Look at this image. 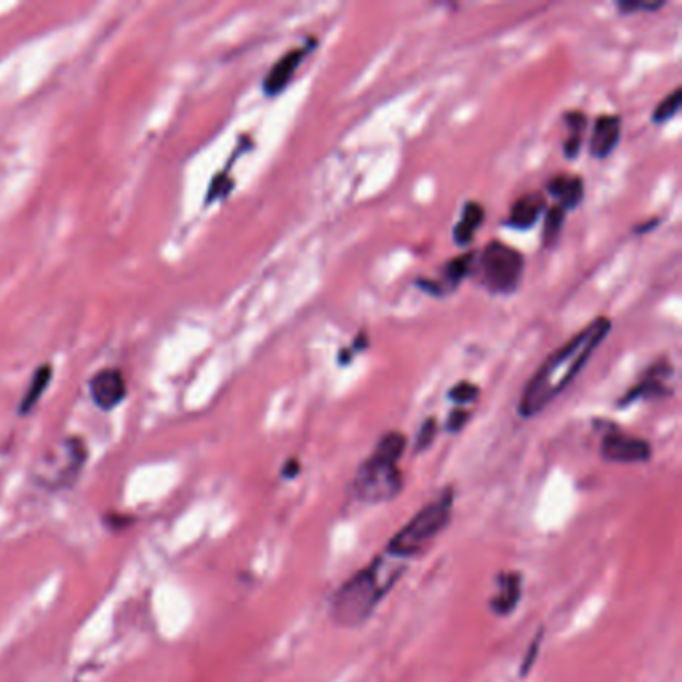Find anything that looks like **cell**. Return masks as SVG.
Instances as JSON below:
<instances>
[{
    "mask_svg": "<svg viewBox=\"0 0 682 682\" xmlns=\"http://www.w3.org/2000/svg\"><path fill=\"white\" fill-rule=\"evenodd\" d=\"M298 470H300V462H298L296 458H290V460L282 466V476H284V478H294V476L298 474Z\"/></svg>",
    "mask_w": 682,
    "mask_h": 682,
    "instance_id": "f1b7e54d",
    "label": "cell"
},
{
    "mask_svg": "<svg viewBox=\"0 0 682 682\" xmlns=\"http://www.w3.org/2000/svg\"><path fill=\"white\" fill-rule=\"evenodd\" d=\"M454 510V490H442L434 500L424 504L386 544V552L408 562L420 556L450 524Z\"/></svg>",
    "mask_w": 682,
    "mask_h": 682,
    "instance_id": "277c9868",
    "label": "cell"
},
{
    "mask_svg": "<svg viewBox=\"0 0 682 682\" xmlns=\"http://www.w3.org/2000/svg\"><path fill=\"white\" fill-rule=\"evenodd\" d=\"M448 398L452 402H458V404H466V402H474L478 398V386L468 382V380H462V382H456L450 390H448Z\"/></svg>",
    "mask_w": 682,
    "mask_h": 682,
    "instance_id": "44dd1931",
    "label": "cell"
},
{
    "mask_svg": "<svg viewBox=\"0 0 682 682\" xmlns=\"http://www.w3.org/2000/svg\"><path fill=\"white\" fill-rule=\"evenodd\" d=\"M482 220H484V208H482V204H480V202H474V200L466 202L464 208H462L460 220L456 222L454 232H452L454 242L460 244V246L468 244V242L472 240L474 232L480 228Z\"/></svg>",
    "mask_w": 682,
    "mask_h": 682,
    "instance_id": "2e32d148",
    "label": "cell"
},
{
    "mask_svg": "<svg viewBox=\"0 0 682 682\" xmlns=\"http://www.w3.org/2000/svg\"><path fill=\"white\" fill-rule=\"evenodd\" d=\"M406 436L398 430L386 432L358 466L352 480V494L362 504H386L394 500L404 486L398 460L404 454Z\"/></svg>",
    "mask_w": 682,
    "mask_h": 682,
    "instance_id": "3957f363",
    "label": "cell"
},
{
    "mask_svg": "<svg viewBox=\"0 0 682 682\" xmlns=\"http://www.w3.org/2000/svg\"><path fill=\"white\" fill-rule=\"evenodd\" d=\"M436 432H438V422H436V418H426L424 422H422V426H420V430H418V434H416V444H414V450L416 452H422L424 448H428L430 444H432V440H434V436H436Z\"/></svg>",
    "mask_w": 682,
    "mask_h": 682,
    "instance_id": "7402d4cb",
    "label": "cell"
},
{
    "mask_svg": "<svg viewBox=\"0 0 682 682\" xmlns=\"http://www.w3.org/2000/svg\"><path fill=\"white\" fill-rule=\"evenodd\" d=\"M546 192L552 194L558 200V206L568 212L584 200V182L574 174H556L548 180Z\"/></svg>",
    "mask_w": 682,
    "mask_h": 682,
    "instance_id": "9a60e30c",
    "label": "cell"
},
{
    "mask_svg": "<svg viewBox=\"0 0 682 682\" xmlns=\"http://www.w3.org/2000/svg\"><path fill=\"white\" fill-rule=\"evenodd\" d=\"M230 186H232V182L228 180V176H224V174H218V176L214 178V182L210 184V188H208V200H214V198H218V196L226 194Z\"/></svg>",
    "mask_w": 682,
    "mask_h": 682,
    "instance_id": "4316f807",
    "label": "cell"
},
{
    "mask_svg": "<svg viewBox=\"0 0 682 682\" xmlns=\"http://www.w3.org/2000/svg\"><path fill=\"white\" fill-rule=\"evenodd\" d=\"M672 376V366L668 360H658L640 376V380L618 400V406H626L640 398H656L670 394L668 378Z\"/></svg>",
    "mask_w": 682,
    "mask_h": 682,
    "instance_id": "9c48e42d",
    "label": "cell"
},
{
    "mask_svg": "<svg viewBox=\"0 0 682 682\" xmlns=\"http://www.w3.org/2000/svg\"><path fill=\"white\" fill-rule=\"evenodd\" d=\"M564 216H566V210L560 208L558 204L546 206L544 226H542V242H544V246L556 244V238H558V234L562 230V224H564Z\"/></svg>",
    "mask_w": 682,
    "mask_h": 682,
    "instance_id": "d6986e66",
    "label": "cell"
},
{
    "mask_svg": "<svg viewBox=\"0 0 682 682\" xmlns=\"http://www.w3.org/2000/svg\"><path fill=\"white\" fill-rule=\"evenodd\" d=\"M478 256L480 282L492 294H510L518 288L524 270V256L514 246L490 240Z\"/></svg>",
    "mask_w": 682,
    "mask_h": 682,
    "instance_id": "8992f818",
    "label": "cell"
},
{
    "mask_svg": "<svg viewBox=\"0 0 682 682\" xmlns=\"http://www.w3.org/2000/svg\"><path fill=\"white\" fill-rule=\"evenodd\" d=\"M408 562L382 550L366 566L346 578L330 598V618L340 628L362 626L382 598L396 586Z\"/></svg>",
    "mask_w": 682,
    "mask_h": 682,
    "instance_id": "7a4b0ae2",
    "label": "cell"
},
{
    "mask_svg": "<svg viewBox=\"0 0 682 682\" xmlns=\"http://www.w3.org/2000/svg\"><path fill=\"white\" fill-rule=\"evenodd\" d=\"M664 6V0H656V2H646V0H620L616 2V8L622 14H630V12H652V10H660Z\"/></svg>",
    "mask_w": 682,
    "mask_h": 682,
    "instance_id": "603a6c76",
    "label": "cell"
},
{
    "mask_svg": "<svg viewBox=\"0 0 682 682\" xmlns=\"http://www.w3.org/2000/svg\"><path fill=\"white\" fill-rule=\"evenodd\" d=\"M540 640H542V630L536 634L534 642L530 644V648H528V652H526V656H524V660H522V668H520V674H522V676H526L528 670L532 668L534 658H536V654H538V650H540Z\"/></svg>",
    "mask_w": 682,
    "mask_h": 682,
    "instance_id": "484cf974",
    "label": "cell"
},
{
    "mask_svg": "<svg viewBox=\"0 0 682 682\" xmlns=\"http://www.w3.org/2000/svg\"><path fill=\"white\" fill-rule=\"evenodd\" d=\"M468 410H462V408H456L450 412L448 420H446V430L448 432H458L466 422H468Z\"/></svg>",
    "mask_w": 682,
    "mask_h": 682,
    "instance_id": "d4e9b609",
    "label": "cell"
},
{
    "mask_svg": "<svg viewBox=\"0 0 682 682\" xmlns=\"http://www.w3.org/2000/svg\"><path fill=\"white\" fill-rule=\"evenodd\" d=\"M546 208V198L542 192H528L522 194L510 208V214L506 218V226L510 228H532L540 214Z\"/></svg>",
    "mask_w": 682,
    "mask_h": 682,
    "instance_id": "5bb4252c",
    "label": "cell"
},
{
    "mask_svg": "<svg viewBox=\"0 0 682 682\" xmlns=\"http://www.w3.org/2000/svg\"><path fill=\"white\" fill-rule=\"evenodd\" d=\"M600 456L608 462L618 464H638L652 456V446L638 436H628L618 428L608 430L600 442Z\"/></svg>",
    "mask_w": 682,
    "mask_h": 682,
    "instance_id": "52a82bcc",
    "label": "cell"
},
{
    "mask_svg": "<svg viewBox=\"0 0 682 682\" xmlns=\"http://www.w3.org/2000/svg\"><path fill=\"white\" fill-rule=\"evenodd\" d=\"M86 460V442L80 436H68L60 444L52 446L38 462L36 482L52 492L70 490L78 482Z\"/></svg>",
    "mask_w": 682,
    "mask_h": 682,
    "instance_id": "5b68a950",
    "label": "cell"
},
{
    "mask_svg": "<svg viewBox=\"0 0 682 682\" xmlns=\"http://www.w3.org/2000/svg\"><path fill=\"white\" fill-rule=\"evenodd\" d=\"M102 520H104V524H106V526H110L112 530H122V528H126V526H130V524H132V518H130V516H126V514H118V512L104 514V516H102Z\"/></svg>",
    "mask_w": 682,
    "mask_h": 682,
    "instance_id": "83f0119b",
    "label": "cell"
},
{
    "mask_svg": "<svg viewBox=\"0 0 682 682\" xmlns=\"http://www.w3.org/2000/svg\"><path fill=\"white\" fill-rule=\"evenodd\" d=\"M474 260L476 254L474 252H464L454 256L452 260H448L442 268V276L438 282L432 280H416L418 286H422V290L434 294V296H442L444 292H452L472 270H474Z\"/></svg>",
    "mask_w": 682,
    "mask_h": 682,
    "instance_id": "8fae6325",
    "label": "cell"
},
{
    "mask_svg": "<svg viewBox=\"0 0 682 682\" xmlns=\"http://www.w3.org/2000/svg\"><path fill=\"white\" fill-rule=\"evenodd\" d=\"M620 140V116L618 114H600L592 126L590 134V154L594 158H606L612 154Z\"/></svg>",
    "mask_w": 682,
    "mask_h": 682,
    "instance_id": "4fadbf2b",
    "label": "cell"
},
{
    "mask_svg": "<svg viewBox=\"0 0 682 682\" xmlns=\"http://www.w3.org/2000/svg\"><path fill=\"white\" fill-rule=\"evenodd\" d=\"M316 44L314 38H310L308 46H298V48H292L288 52H284L274 64L272 68L268 70V74L264 76V82H262V90L266 96H276L280 94L288 82L292 80L296 68L300 66V62L304 60V56L312 50V46Z\"/></svg>",
    "mask_w": 682,
    "mask_h": 682,
    "instance_id": "30bf717a",
    "label": "cell"
},
{
    "mask_svg": "<svg viewBox=\"0 0 682 682\" xmlns=\"http://www.w3.org/2000/svg\"><path fill=\"white\" fill-rule=\"evenodd\" d=\"M366 344H368V338H366V334L364 332H360L358 336H356V340H354V344L350 346V348H342L340 350V364H344V362H350L352 360V356L354 354H358L360 350H364L366 348Z\"/></svg>",
    "mask_w": 682,
    "mask_h": 682,
    "instance_id": "cb8c5ba5",
    "label": "cell"
},
{
    "mask_svg": "<svg viewBox=\"0 0 682 682\" xmlns=\"http://www.w3.org/2000/svg\"><path fill=\"white\" fill-rule=\"evenodd\" d=\"M656 222H658V218H654V220H648V222H642L644 226H636V232H646V230H650V228H654L656 226Z\"/></svg>",
    "mask_w": 682,
    "mask_h": 682,
    "instance_id": "f546056e",
    "label": "cell"
},
{
    "mask_svg": "<svg viewBox=\"0 0 682 682\" xmlns=\"http://www.w3.org/2000/svg\"><path fill=\"white\" fill-rule=\"evenodd\" d=\"M522 596V576L516 570H506L498 574L496 594L490 598L488 608L496 616H508L516 610Z\"/></svg>",
    "mask_w": 682,
    "mask_h": 682,
    "instance_id": "7c38bea8",
    "label": "cell"
},
{
    "mask_svg": "<svg viewBox=\"0 0 682 682\" xmlns=\"http://www.w3.org/2000/svg\"><path fill=\"white\" fill-rule=\"evenodd\" d=\"M564 122L568 126V138L564 140V154L566 158H576L582 146V134L586 128V114L580 110H568L564 112Z\"/></svg>",
    "mask_w": 682,
    "mask_h": 682,
    "instance_id": "ac0fdd59",
    "label": "cell"
},
{
    "mask_svg": "<svg viewBox=\"0 0 682 682\" xmlns=\"http://www.w3.org/2000/svg\"><path fill=\"white\" fill-rule=\"evenodd\" d=\"M612 328L610 318L598 316L568 342L556 348L534 372L518 400V416L532 418L542 412L584 368L594 350Z\"/></svg>",
    "mask_w": 682,
    "mask_h": 682,
    "instance_id": "6da1fadb",
    "label": "cell"
},
{
    "mask_svg": "<svg viewBox=\"0 0 682 682\" xmlns=\"http://www.w3.org/2000/svg\"><path fill=\"white\" fill-rule=\"evenodd\" d=\"M88 392L92 402L104 410L110 412L114 410L128 394L126 378L118 368H104L96 372L90 382H88Z\"/></svg>",
    "mask_w": 682,
    "mask_h": 682,
    "instance_id": "ba28073f",
    "label": "cell"
},
{
    "mask_svg": "<svg viewBox=\"0 0 682 682\" xmlns=\"http://www.w3.org/2000/svg\"><path fill=\"white\" fill-rule=\"evenodd\" d=\"M50 380H52V366H50V364H42V366L32 374L30 384H28V388H26L22 400H20V406H18V412H20L22 416H26V414L38 404V400H40V396L44 394V390L48 388Z\"/></svg>",
    "mask_w": 682,
    "mask_h": 682,
    "instance_id": "e0dca14e",
    "label": "cell"
},
{
    "mask_svg": "<svg viewBox=\"0 0 682 682\" xmlns=\"http://www.w3.org/2000/svg\"><path fill=\"white\" fill-rule=\"evenodd\" d=\"M680 102H682V90H680V88H674L668 96H664V98L656 104V108H654V112H652V120H654L656 124H662V122L670 120V118L678 112Z\"/></svg>",
    "mask_w": 682,
    "mask_h": 682,
    "instance_id": "ffe728a7",
    "label": "cell"
}]
</instances>
